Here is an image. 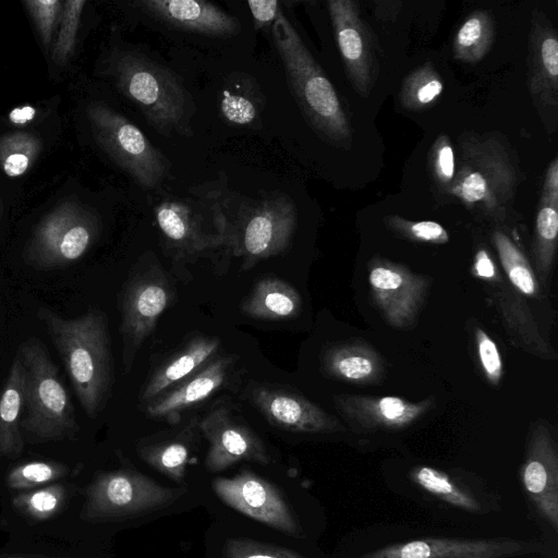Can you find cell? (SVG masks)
<instances>
[{"label":"cell","instance_id":"41","mask_svg":"<svg viewBox=\"0 0 558 558\" xmlns=\"http://www.w3.org/2000/svg\"><path fill=\"white\" fill-rule=\"evenodd\" d=\"M429 161L435 182L446 193L456 172L454 150L447 135L437 137L430 149Z\"/></svg>","mask_w":558,"mask_h":558},{"label":"cell","instance_id":"44","mask_svg":"<svg viewBox=\"0 0 558 558\" xmlns=\"http://www.w3.org/2000/svg\"><path fill=\"white\" fill-rule=\"evenodd\" d=\"M474 272L477 277L486 280L496 278V267L486 250L480 248L474 258Z\"/></svg>","mask_w":558,"mask_h":558},{"label":"cell","instance_id":"20","mask_svg":"<svg viewBox=\"0 0 558 558\" xmlns=\"http://www.w3.org/2000/svg\"><path fill=\"white\" fill-rule=\"evenodd\" d=\"M233 364L232 355L214 356L191 376L148 402L146 413L168 422L179 421L183 411L207 400L225 386Z\"/></svg>","mask_w":558,"mask_h":558},{"label":"cell","instance_id":"31","mask_svg":"<svg viewBox=\"0 0 558 558\" xmlns=\"http://www.w3.org/2000/svg\"><path fill=\"white\" fill-rule=\"evenodd\" d=\"M410 477L417 486L456 508L468 512L481 510V504L472 493L438 469L420 465L411 471Z\"/></svg>","mask_w":558,"mask_h":558},{"label":"cell","instance_id":"25","mask_svg":"<svg viewBox=\"0 0 558 558\" xmlns=\"http://www.w3.org/2000/svg\"><path fill=\"white\" fill-rule=\"evenodd\" d=\"M194 420L180 432L154 436L138 445L140 457L153 469L175 482H182L196 447Z\"/></svg>","mask_w":558,"mask_h":558},{"label":"cell","instance_id":"36","mask_svg":"<svg viewBox=\"0 0 558 558\" xmlns=\"http://www.w3.org/2000/svg\"><path fill=\"white\" fill-rule=\"evenodd\" d=\"M85 4V0L63 1L59 32L51 47L52 61L60 66L65 65L74 52Z\"/></svg>","mask_w":558,"mask_h":558},{"label":"cell","instance_id":"27","mask_svg":"<svg viewBox=\"0 0 558 558\" xmlns=\"http://www.w3.org/2000/svg\"><path fill=\"white\" fill-rule=\"evenodd\" d=\"M302 299L293 286L275 277L257 281L243 301L241 311L259 320H284L299 315Z\"/></svg>","mask_w":558,"mask_h":558},{"label":"cell","instance_id":"29","mask_svg":"<svg viewBox=\"0 0 558 558\" xmlns=\"http://www.w3.org/2000/svg\"><path fill=\"white\" fill-rule=\"evenodd\" d=\"M557 235L558 195L542 193L535 220L532 252L536 270L543 278L551 269L557 251Z\"/></svg>","mask_w":558,"mask_h":558},{"label":"cell","instance_id":"3","mask_svg":"<svg viewBox=\"0 0 558 558\" xmlns=\"http://www.w3.org/2000/svg\"><path fill=\"white\" fill-rule=\"evenodd\" d=\"M458 146L454 177L446 193L470 210L504 220L520 181L509 149L501 140L487 134L464 135Z\"/></svg>","mask_w":558,"mask_h":558},{"label":"cell","instance_id":"12","mask_svg":"<svg viewBox=\"0 0 558 558\" xmlns=\"http://www.w3.org/2000/svg\"><path fill=\"white\" fill-rule=\"evenodd\" d=\"M170 299L169 282L157 267L129 281L122 296L120 327L125 372L130 369L137 350L154 330Z\"/></svg>","mask_w":558,"mask_h":558},{"label":"cell","instance_id":"32","mask_svg":"<svg viewBox=\"0 0 558 558\" xmlns=\"http://www.w3.org/2000/svg\"><path fill=\"white\" fill-rule=\"evenodd\" d=\"M499 259L510 282L521 293L534 296L537 282L532 266L520 248L504 232L496 230L493 235Z\"/></svg>","mask_w":558,"mask_h":558},{"label":"cell","instance_id":"16","mask_svg":"<svg viewBox=\"0 0 558 558\" xmlns=\"http://www.w3.org/2000/svg\"><path fill=\"white\" fill-rule=\"evenodd\" d=\"M328 11L348 76L362 96L369 94L375 73L374 45L369 29L353 0H330Z\"/></svg>","mask_w":558,"mask_h":558},{"label":"cell","instance_id":"34","mask_svg":"<svg viewBox=\"0 0 558 558\" xmlns=\"http://www.w3.org/2000/svg\"><path fill=\"white\" fill-rule=\"evenodd\" d=\"M442 89L440 76L426 63L407 76L401 87L400 101L408 109H423L434 104Z\"/></svg>","mask_w":558,"mask_h":558},{"label":"cell","instance_id":"28","mask_svg":"<svg viewBox=\"0 0 558 558\" xmlns=\"http://www.w3.org/2000/svg\"><path fill=\"white\" fill-rule=\"evenodd\" d=\"M264 106V96L253 77L240 73L226 81L219 108L230 124L251 126L259 120Z\"/></svg>","mask_w":558,"mask_h":558},{"label":"cell","instance_id":"40","mask_svg":"<svg viewBox=\"0 0 558 558\" xmlns=\"http://www.w3.org/2000/svg\"><path fill=\"white\" fill-rule=\"evenodd\" d=\"M386 221L396 232L414 241L441 244L449 240L447 230L435 221H409L398 216L388 217Z\"/></svg>","mask_w":558,"mask_h":558},{"label":"cell","instance_id":"2","mask_svg":"<svg viewBox=\"0 0 558 558\" xmlns=\"http://www.w3.org/2000/svg\"><path fill=\"white\" fill-rule=\"evenodd\" d=\"M225 216L228 246L242 258L244 269L282 253L296 228V207L282 192L247 197L222 180L208 183Z\"/></svg>","mask_w":558,"mask_h":558},{"label":"cell","instance_id":"33","mask_svg":"<svg viewBox=\"0 0 558 558\" xmlns=\"http://www.w3.org/2000/svg\"><path fill=\"white\" fill-rule=\"evenodd\" d=\"M40 142L26 132H13L0 137V167L9 177L24 174L35 162Z\"/></svg>","mask_w":558,"mask_h":558},{"label":"cell","instance_id":"30","mask_svg":"<svg viewBox=\"0 0 558 558\" xmlns=\"http://www.w3.org/2000/svg\"><path fill=\"white\" fill-rule=\"evenodd\" d=\"M494 40V22L484 10L474 11L459 27L453 39V56L465 63H476L489 51Z\"/></svg>","mask_w":558,"mask_h":558},{"label":"cell","instance_id":"15","mask_svg":"<svg viewBox=\"0 0 558 558\" xmlns=\"http://www.w3.org/2000/svg\"><path fill=\"white\" fill-rule=\"evenodd\" d=\"M537 543L509 537H426L391 544L359 558H511L539 551Z\"/></svg>","mask_w":558,"mask_h":558},{"label":"cell","instance_id":"11","mask_svg":"<svg viewBox=\"0 0 558 558\" xmlns=\"http://www.w3.org/2000/svg\"><path fill=\"white\" fill-rule=\"evenodd\" d=\"M213 490L236 511L287 535L303 537V530L281 492L267 480L244 470L233 477H217Z\"/></svg>","mask_w":558,"mask_h":558},{"label":"cell","instance_id":"38","mask_svg":"<svg viewBox=\"0 0 558 558\" xmlns=\"http://www.w3.org/2000/svg\"><path fill=\"white\" fill-rule=\"evenodd\" d=\"M23 4L33 20L46 53L54 41L56 29L59 27L63 1L60 0H26Z\"/></svg>","mask_w":558,"mask_h":558},{"label":"cell","instance_id":"42","mask_svg":"<svg viewBox=\"0 0 558 558\" xmlns=\"http://www.w3.org/2000/svg\"><path fill=\"white\" fill-rule=\"evenodd\" d=\"M475 341L481 366L486 378L498 385L502 375V361L493 339L481 328L475 331Z\"/></svg>","mask_w":558,"mask_h":558},{"label":"cell","instance_id":"8","mask_svg":"<svg viewBox=\"0 0 558 558\" xmlns=\"http://www.w3.org/2000/svg\"><path fill=\"white\" fill-rule=\"evenodd\" d=\"M184 493L161 486L136 470L105 472L86 487L81 517L89 521L133 519L172 505Z\"/></svg>","mask_w":558,"mask_h":558},{"label":"cell","instance_id":"35","mask_svg":"<svg viewBox=\"0 0 558 558\" xmlns=\"http://www.w3.org/2000/svg\"><path fill=\"white\" fill-rule=\"evenodd\" d=\"M65 498V487L53 484L23 492L14 496L12 504L24 515L43 521L57 515L62 510Z\"/></svg>","mask_w":558,"mask_h":558},{"label":"cell","instance_id":"10","mask_svg":"<svg viewBox=\"0 0 558 558\" xmlns=\"http://www.w3.org/2000/svg\"><path fill=\"white\" fill-rule=\"evenodd\" d=\"M87 118L101 149L143 189L165 181L168 160L130 120L104 102L90 104Z\"/></svg>","mask_w":558,"mask_h":558},{"label":"cell","instance_id":"17","mask_svg":"<svg viewBox=\"0 0 558 558\" xmlns=\"http://www.w3.org/2000/svg\"><path fill=\"white\" fill-rule=\"evenodd\" d=\"M251 400L274 426L305 434H329L344 430L343 425L304 396L274 385H257Z\"/></svg>","mask_w":558,"mask_h":558},{"label":"cell","instance_id":"39","mask_svg":"<svg viewBox=\"0 0 558 558\" xmlns=\"http://www.w3.org/2000/svg\"><path fill=\"white\" fill-rule=\"evenodd\" d=\"M223 553L225 558H303L287 548L244 537L229 538Z\"/></svg>","mask_w":558,"mask_h":558},{"label":"cell","instance_id":"14","mask_svg":"<svg viewBox=\"0 0 558 558\" xmlns=\"http://www.w3.org/2000/svg\"><path fill=\"white\" fill-rule=\"evenodd\" d=\"M198 429L208 441L205 466L217 473L242 461L263 465L271 462L259 436L226 405L213 408L199 422Z\"/></svg>","mask_w":558,"mask_h":558},{"label":"cell","instance_id":"1","mask_svg":"<svg viewBox=\"0 0 558 558\" xmlns=\"http://www.w3.org/2000/svg\"><path fill=\"white\" fill-rule=\"evenodd\" d=\"M37 317L45 325L63 361L82 409L96 417L104 409L113 384V359L108 319L99 310L77 317H62L40 307Z\"/></svg>","mask_w":558,"mask_h":558},{"label":"cell","instance_id":"46","mask_svg":"<svg viewBox=\"0 0 558 558\" xmlns=\"http://www.w3.org/2000/svg\"><path fill=\"white\" fill-rule=\"evenodd\" d=\"M0 558H47V557H32V556H17V555H1Z\"/></svg>","mask_w":558,"mask_h":558},{"label":"cell","instance_id":"23","mask_svg":"<svg viewBox=\"0 0 558 558\" xmlns=\"http://www.w3.org/2000/svg\"><path fill=\"white\" fill-rule=\"evenodd\" d=\"M217 337L195 336L177 353L161 362L145 385L141 399L146 404L178 385L216 356Z\"/></svg>","mask_w":558,"mask_h":558},{"label":"cell","instance_id":"24","mask_svg":"<svg viewBox=\"0 0 558 558\" xmlns=\"http://www.w3.org/2000/svg\"><path fill=\"white\" fill-rule=\"evenodd\" d=\"M322 365L328 376L353 384L378 383L385 372V362L379 353L360 340L328 348L323 354Z\"/></svg>","mask_w":558,"mask_h":558},{"label":"cell","instance_id":"37","mask_svg":"<svg viewBox=\"0 0 558 558\" xmlns=\"http://www.w3.org/2000/svg\"><path fill=\"white\" fill-rule=\"evenodd\" d=\"M69 469L56 461H29L19 464L7 475V485L11 489H34L64 477Z\"/></svg>","mask_w":558,"mask_h":558},{"label":"cell","instance_id":"22","mask_svg":"<svg viewBox=\"0 0 558 558\" xmlns=\"http://www.w3.org/2000/svg\"><path fill=\"white\" fill-rule=\"evenodd\" d=\"M530 92L542 109L558 104V38L555 28L541 14L534 16L529 45Z\"/></svg>","mask_w":558,"mask_h":558},{"label":"cell","instance_id":"21","mask_svg":"<svg viewBox=\"0 0 558 558\" xmlns=\"http://www.w3.org/2000/svg\"><path fill=\"white\" fill-rule=\"evenodd\" d=\"M136 5L156 20L184 31L231 36L240 29L234 16L207 1L141 0Z\"/></svg>","mask_w":558,"mask_h":558},{"label":"cell","instance_id":"13","mask_svg":"<svg viewBox=\"0 0 558 558\" xmlns=\"http://www.w3.org/2000/svg\"><path fill=\"white\" fill-rule=\"evenodd\" d=\"M368 266L371 294L385 320L393 328L411 327L427 294L428 279L387 259L373 258Z\"/></svg>","mask_w":558,"mask_h":558},{"label":"cell","instance_id":"19","mask_svg":"<svg viewBox=\"0 0 558 558\" xmlns=\"http://www.w3.org/2000/svg\"><path fill=\"white\" fill-rule=\"evenodd\" d=\"M523 489L536 511L556 531L558 527V453L551 434L544 424L531 433L521 468Z\"/></svg>","mask_w":558,"mask_h":558},{"label":"cell","instance_id":"4","mask_svg":"<svg viewBox=\"0 0 558 558\" xmlns=\"http://www.w3.org/2000/svg\"><path fill=\"white\" fill-rule=\"evenodd\" d=\"M272 38L293 96L320 136L338 145L352 138V128L339 97L293 25L281 12Z\"/></svg>","mask_w":558,"mask_h":558},{"label":"cell","instance_id":"26","mask_svg":"<svg viewBox=\"0 0 558 558\" xmlns=\"http://www.w3.org/2000/svg\"><path fill=\"white\" fill-rule=\"evenodd\" d=\"M25 403V373L15 354L0 390V456L16 457L23 450L21 420Z\"/></svg>","mask_w":558,"mask_h":558},{"label":"cell","instance_id":"5","mask_svg":"<svg viewBox=\"0 0 558 558\" xmlns=\"http://www.w3.org/2000/svg\"><path fill=\"white\" fill-rule=\"evenodd\" d=\"M112 76L119 90L134 102L159 133H191L192 100L169 69L135 50L116 51Z\"/></svg>","mask_w":558,"mask_h":558},{"label":"cell","instance_id":"43","mask_svg":"<svg viewBox=\"0 0 558 558\" xmlns=\"http://www.w3.org/2000/svg\"><path fill=\"white\" fill-rule=\"evenodd\" d=\"M255 27L257 29L272 26L279 14L282 12L279 2L276 0H250L247 1Z\"/></svg>","mask_w":558,"mask_h":558},{"label":"cell","instance_id":"45","mask_svg":"<svg viewBox=\"0 0 558 558\" xmlns=\"http://www.w3.org/2000/svg\"><path fill=\"white\" fill-rule=\"evenodd\" d=\"M387 3L388 1H381L379 2V4L383 5L384 9H376V14L378 19L383 21H389L395 19L398 15L401 7L400 1H390L389 8L387 7Z\"/></svg>","mask_w":558,"mask_h":558},{"label":"cell","instance_id":"7","mask_svg":"<svg viewBox=\"0 0 558 558\" xmlns=\"http://www.w3.org/2000/svg\"><path fill=\"white\" fill-rule=\"evenodd\" d=\"M162 240L180 255L228 246L225 216L208 183L190 189V195L169 197L155 207Z\"/></svg>","mask_w":558,"mask_h":558},{"label":"cell","instance_id":"9","mask_svg":"<svg viewBox=\"0 0 558 558\" xmlns=\"http://www.w3.org/2000/svg\"><path fill=\"white\" fill-rule=\"evenodd\" d=\"M99 232L97 217L81 204L66 201L36 226L23 251V260L40 269H58L81 259Z\"/></svg>","mask_w":558,"mask_h":558},{"label":"cell","instance_id":"6","mask_svg":"<svg viewBox=\"0 0 558 558\" xmlns=\"http://www.w3.org/2000/svg\"><path fill=\"white\" fill-rule=\"evenodd\" d=\"M16 354L25 373L21 429L41 441L73 436L80 429L74 407L46 347L29 338Z\"/></svg>","mask_w":558,"mask_h":558},{"label":"cell","instance_id":"18","mask_svg":"<svg viewBox=\"0 0 558 558\" xmlns=\"http://www.w3.org/2000/svg\"><path fill=\"white\" fill-rule=\"evenodd\" d=\"M340 415L357 430H400L424 416L434 405L429 397L411 402L395 396L338 395L333 398Z\"/></svg>","mask_w":558,"mask_h":558}]
</instances>
